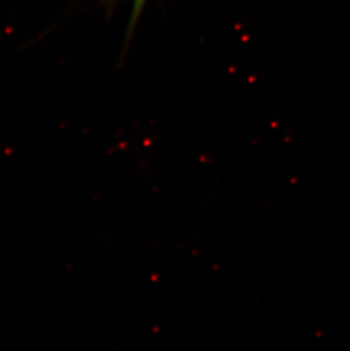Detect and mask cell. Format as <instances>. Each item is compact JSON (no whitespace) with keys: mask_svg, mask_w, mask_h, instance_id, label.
I'll return each mask as SVG.
<instances>
[{"mask_svg":"<svg viewBox=\"0 0 350 351\" xmlns=\"http://www.w3.org/2000/svg\"><path fill=\"white\" fill-rule=\"evenodd\" d=\"M147 0H133V10H132V20H131V24H130V29L135 27L137 23V20L139 19V15L141 14L142 8L145 7V3Z\"/></svg>","mask_w":350,"mask_h":351,"instance_id":"obj_1","label":"cell"}]
</instances>
